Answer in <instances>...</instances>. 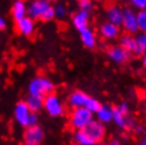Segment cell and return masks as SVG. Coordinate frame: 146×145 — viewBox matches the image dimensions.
<instances>
[{
    "mask_svg": "<svg viewBox=\"0 0 146 145\" xmlns=\"http://www.w3.org/2000/svg\"><path fill=\"white\" fill-rule=\"evenodd\" d=\"M28 90H29V94L39 95L44 98L46 95L53 92L54 84L44 76H36L30 82Z\"/></svg>",
    "mask_w": 146,
    "mask_h": 145,
    "instance_id": "cell-1",
    "label": "cell"
},
{
    "mask_svg": "<svg viewBox=\"0 0 146 145\" xmlns=\"http://www.w3.org/2000/svg\"><path fill=\"white\" fill-rule=\"evenodd\" d=\"M93 119V113L89 111L87 108L83 107H77L72 110L69 118V124L71 125L73 129L80 130L87 125L90 121Z\"/></svg>",
    "mask_w": 146,
    "mask_h": 145,
    "instance_id": "cell-2",
    "label": "cell"
},
{
    "mask_svg": "<svg viewBox=\"0 0 146 145\" xmlns=\"http://www.w3.org/2000/svg\"><path fill=\"white\" fill-rule=\"evenodd\" d=\"M44 108L52 118H59L65 114V107L57 95L50 93L44 96Z\"/></svg>",
    "mask_w": 146,
    "mask_h": 145,
    "instance_id": "cell-3",
    "label": "cell"
},
{
    "mask_svg": "<svg viewBox=\"0 0 146 145\" xmlns=\"http://www.w3.org/2000/svg\"><path fill=\"white\" fill-rule=\"evenodd\" d=\"M83 130L87 134V136L94 142V144L101 143L106 136V127L105 124L100 122L98 119H92L86 126L83 128Z\"/></svg>",
    "mask_w": 146,
    "mask_h": 145,
    "instance_id": "cell-4",
    "label": "cell"
},
{
    "mask_svg": "<svg viewBox=\"0 0 146 145\" xmlns=\"http://www.w3.org/2000/svg\"><path fill=\"white\" fill-rule=\"evenodd\" d=\"M121 27L123 28L125 33L129 34H137L139 32V25H138V18H137V12L132 7H125L123 9V21Z\"/></svg>",
    "mask_w": 146,
    "mask_h": 145,
    "instance_id": "cell-5",
    "label": "cell"
},
{
    "mask_svg": "<svg viewBox=\"0 0 146 145\" xmlns=\"http://www.w3.org/2000/svg\"><path fill=\"white\" fill-rule=\"evenodd\" d=\"M44 131L39 125L27 127L25 134H23V141L27 145H39L44 142Z\"/></svg>",
    "mask_w": 146,
    "mask_h": 145,
    "instance_id": "cell-6",
    "label": "cell"
},
{
    "mask_svg": "<svg viewBox=\"0 0 146 145\" xmlns=\"http://www.w3.org/2000/svg\"><path fill=\"white\" fill-rule=\"evenodd\" d=\"M106 53L111 62L119 64V65L127 63L131 57V52H129L123 47H121L120 45L109 47L107 49Z\"/></svg>",
    "mask_w": 146,
    "mask_h": 145,
    "instance_id": "cell-7",
    "label": "cell"
},
{
    "mask_svg": "<svg viewBox=\"0 0 146 145\" xmlns=\"http://www.w3.org/2000/svg\"><path fill=\"white\" fill-rule=\"evenodd\" d=\"M50 5V2L46 0H33L27 5V16L34 20L39 19Z\"/></svg>",
    "mask_w": 146,
    "mask_h": 145,
    "instance_id": "cell-8",
    "label": "cell"
},
{
    "mask_svg": "<svg viewBox=\"0 0 146 145\" xmlns=\"http://www.w3.org/2000/svg\"><path fill=\"white\" fill-rule=\"evenodd\" d=\"M31 110L29 106L27 105L26 102H19L16 104L14 109V118L16 122L21 127H28L29 126V119L31 116Z\"/></svg>",
    "mask_w": 146,
    "mask_h": 145,
    "instance_id": "cell-9",
    "label": "cell"
},
{
    "mask_svg": "<svg viewBox=\"0 0 146 145\" xmlns=\"http://www.w3.org/2000/svg\"><path fill=\"white\" fill-rule=\"evenodd\" d=\"M16 28H17V31L23 36H32L35 32V20L30 18L29 16H26L25 18L16 22Z\"/></svg>",
    "mask_w": 146,
    "mask_h": 145,
    "instance_id": "cell-10",
    "label": "cell"
},
{
    "mask_svg": "<svg viewBox=\"0 0 146 145\" xmlns=\"http://www.w3.org/2000/svg\"><path fill=\"white\" fill-rule=\"evenodd\" d=\"M101 36L106 40H113L120 36V27L107 21L104 22L100 28Z\"/></svg>",
    "mask_w": 146,
    "mask_h": 145,
    "instance_id": "cell-11",
    "label": "cell"
},
{
    "mask_svg": "<svg viewBox=\"0 0 146 145\" xmlns=\"http://www.w3.org/2000/svg\"><path fill=\"white\" fill-rule=\"evenodd\" d=\"M89 12L82 11L80 10L73 15L72 17V25L78 32H82L83 30L89 28Z\"/></svg>",
    "mask_w": 146,
    "mask_h": 145,
    "instance_id": "cell-12",
    "label": "cell"
},
{
    "mask_svg": "<svg viewBox=\"0 0 146 145\" xmlns=\"http://www.w3.org/2000/svg\"><path fill=\"white\" fill-rule=\"evenodd\" d=\"M88 98V95L83 92L82 90H75L72 93H70L67 100V103L69 107L72 109L77 108V107H83L85 105V102Z\"/></svg>",
    "mask_w": 146,
    "mask_h": 145,
    "instance_id": "cell-13",
    "label": "cell"
},
{
    "mask_svg": "<svg viewBox=\"0 0 146 145\" xmlns=\"http://www.w3.org/2000/svg\"><path fill=\"white\" fill-rule=\"evenodd\" d=\"M132 53L135 56H141L146 53V32L140 31L135 36V49Z\"/></svg>",
    "mask_w": 146,
    "mask_h": 145,
    "instance_id": "cell-14",
    "label": "cell"
},
{
    "mask_svg": "<svg viewBox=\"0 0 146 145\" xmlns=\"http://www.w3.org/2000/svg\"><path fill=\"white\" fill-rule=\"evenodd\" d=\"M107 20L121 27L123 21V9L119 5H111L107 10Z\"/></svg>",
    "mask_w": 146,
    "mask_h": 145,
    "instance_id": "cell-15",
    "label": "cell"
},
{
    "mask_svg": "<svg viewBox=\"0 0 146 145\" xmlns=\"http://www.w3.org/2000/svg\"><path fill=\"white\" fill-rule=\"evenodd\" d=\"M80 33V40L84 45L85 47L88 49H94L98 45V39H96V35L94 34V32L91 29L83 30Z\"/></svg>",
    "mask_w": 146,
    "mask_h": 145,
    "instance_id": "cell-16",
    "label": "cell"
},
{
    "mask_svg": "<svg viewBox=\"0 0 146 145\" xmlns=\"http://www.w3.org/2000/svg\"><path fill=\"white\" fill-rule=\"evenodd\" d=\"M12 16L16 22L27 16V4L23 0H16L12 7Z\"/></svg>",
    "mask_w": 146,
    "mask_h": 145,
    "instance_id": "cell-17",
    "label": "cell"
},
{
    "mask_svg": "<svg viewBox=\"0 0 146 145\" xmlns=\"http://www.w3.org/2000/svg\"><path fill=\"white\" fill-rule=\"evenodd\" d=\"M130 120V116L125 114L124 112H122L119 107H114L113 108V116H112V121L117 127H121L123 129H127L128 123Z\"/></svg>",
    "mask_w": 146,
    "mask_h": 145,
    "instance_id": "cell-18",
    "label": "cell"
},
{
    "mask_svg": "<svg viewBox=\"0 0 146 145\" xmlns=\"http://www.w3.org/2000/svg\"><path fill=\"white\" fill-rule=\"evenodd\" d=\"M96 119L104 124H108L112 122L113 108L109 105H101L100 109L95 112Z\"/></svg>",
    "mask_w": 146,
    "mask_h": 145,
    "instance_id": "cell-19",
    "label": "cell"
},
{
    "mask_svg": "<svg viewBox=\"0 0 146 145\" xmlns=\"http://www.w3.org/2000/svg\"><path fill=\"white\" fill-rule=\"evenodd\" d=\"M44 96H39V95H33L29 94L26 100L27 105L29 106L30 110L32 112H38L39 110L44 108Z\"/></svg>",
    "mask_w": 146,
    "mask_h": 145,
    "instance_id": "cell-20",
    "label": "cell"
},
{
    "mask_svg": "<svg viewBox=\"0 0 146 145\" xmlns=\"http://www.w3.org/2000/svg\"><path fill=\"white\" fill-rule=\"evenodd\" d=\"M119 45L132 53V51L135 49V36L132 34H129V33H125L124 35H122L120 37Z\"/></svg>",
    "mask_w": 146,
    "mask_h": 145,
    "instance_id": "cell-21",
    "label": "cell"
},
{
    "mask_svg": "<svg viewBox=\"0 0 146 145\" xmlns=\"http://www.w3.org/2000/svg\"><path fill=\"white\" fill-rule=\"evenodd\" d=\"M74 141L80 145H93L94 144V142L88 137L87 134H86L83 129L76 130V132L74 134Z\"/></svg>",
    "mask_w": 146,
    "mask_h": 145,
    "instance_id": "cell-22",
    "label": "cell"
},
{
    "mask_svg": "<svg viewBox=\"0 0 146 145\" xmlns=\"http://www.w3.org/2000/svg\"><path fill=\"white\" fill-rule=\"evenodd\" d=\"M101 105H102V104L100 103L99 100H96V98H90V96H88V98L86 100V102H85L84 107L85 108H87L89 111H91V112L94 114V113L100 109Z\"/></svg>",
    "mask_w": 146,
    "mask_h": 145,
    "instance_id": "cell-23",
    "label": "cell"
},
{
    "mask_svg": "<svg viewBox=\"0 0 146 145\" xmlns=\"http://www.w3.org/2000/svg\"><path fill=\"white\" fill-rule=\"evenodd\" d=\"M137 18H138L139 30L142 32H146V9L139 10L137 12Z\"/></svg>",
    "mask_w": 146,
    "mask_h": 145,
    "instance_id": "cell-24",
    "label": "cell"
},
{
    "mask_svg": "<svg viewBox=\"0 0 146 145\" xmlns=\"http://www.w3.org/2000/svg\"><path fill=\"white\" fill-rule=\"evenodd\" d=\"M54 14H55V18L57 19H64L67 15V9L66 7L62 3H56L54 5Z\"/></svg>",
    "mask_w": 146,
    "mask_h": 145,
    "instance_id": "cell-25",
    "label": "cell"
},
{
    "mask_svg": "<svg viewBox=\"0 0 146 145\" xmlns=\"http://www.w3.org/2000/svg\"><path fill=\"white\" fill-rule=\"evenodd\" d=\"M53 18H55V14H54V7L50 5V7H48L47 10L44 11V13L41 15V17H40V20H42V21H50L52 20Z\"/></svg>",
    "mask_w": 146,
    "mask_h": 145,
    "instance_id": "cell-26",
    "label": "cell"
},
{
    "mask_svg": "<svg viewBox=\"0 0 146 145\" xmlns=\"http://www.w3.org/2000/svg\"><path fill=\"white\" fill-rule=\"evenodd\" d=\"M92 1L91 0H78V7H80V10L82 11H86L89 12L92 10Z\"/></svg>",
    "mask_w": 146,
    "mask_h": 145,
    "instance_id": "cell-27",
    "label": "cell"
},
{
    "mask_svg": "<svg viewBox=\"0 0 146 145\" xmlns=\"http://www.w3.org/2000/svg\"><path fill=\"white\" fill-rule=\"evenodd\" d=\"M132 4V7L137 10H143L146 9V0H127Z\"/></svg>",
    "mask_w": 146,
    "mask_h": 145,
    "instance_id": "cell-28",
    "label": "cell"
},
{
    "mask_svg": "<svg viewBox=\"0 0 146 145\" xmlns=\"http://www.w3.org/2000/svg\"><path fill=\"white\" fill-rule=\"evenodd\" d=\"M38 122H39V119H38L37 112H31V116H30V119H29V126L38 125Z\"/></svg>",
    "mask_w": 146,
    "mask_h": 145,
    "instance_id": "cell-29",
    "label": "cell"
},
{
    "mask_svg": "<svg viewBox=\"0 0 146 145\" xmlns=\"http://www.w3.org/2000/svg\"><path fill=\"white\" fill-rule=\"evenodd\" d=\"M117 107H119L121 111L124 112L125 114H128V113H129V105H128L126 102H122Z\"/></svg>",
    "mask_w": 146,
    "mask_h": 145,
    "instance_id": "cell-30",
    "label": "cell"
},
{
    "mask_svg": "<svg viewBox=\"0 0 146 145\" xmlns=\"http://www.w3.org/2000/svg\"><path fill=\"white\" fill-rule=\"evenodd\" d=\"M144 130H145V127L143 126V125H140V124H137L135 127L133 128V131H135L137 134H143Z\"/></svg>",
    "mask_w": 146,
    "mask_h": 145,
    "instance_id": "cell-31",
    "label": "cell"
},
{
    "mask_svg": "<svg viewBox=\"0 0 146 145\" xmlns=\"http://www.w3.org/2000/svg\"><path fill=\"white\" fill-rule=\"evenodd\" d=\"M5 28H7V21L2 16H0V31L4 30Z\"/></svg>",
    "mask_w": 146,
    "mask_h": 145,
    "instance_id": "cell-32",
    "label": "cell"
},
{
    "mask_svg": "<svg viewBox=\"0 0 146 145\" xmlns=\"http://www.w3.org/2000/svg\"><path fill=\"white\" fill-rule=\"evenodd\" d=\"M141 144L146 145V127H145V130H144V132H143V140L141 141Z\"/></svg>",
    "mask_w": 146,
    "mask_h": 145,
    "instance_id": "cell-33",
    "label": "cell"
},
{
    "mask_svg": "<svg viewBox=\"0 0 146 145\" xmlns=\"http://www.w3.org/2000/svg\"><path fill=\"white\" fill-rule=\"evenodd\" d=\"M142 64H143V67L146 68V53L142 56Z\"/></svg>",
    "mask_w": 146,
    "mask_h": 145,
    "instance_id": "cell-34",
    "label": "cell"
},
{
    "mask_svg": "<svg viewBox=\"0 0 146 145\" xmlns=\"http://www.w3.org/2000/svg\"><path fill=\"white\" fill-rule=\"evenodd\" d=\"M46 1H49V2H51V1H53V0H46Z\"/></svg>",
    "mask_w": 146,
    "mask_h": 145,
    "instance_id": "cell-35",
    "label": "cell"
},
{
    "mask_svg": "<svg viewBox=\"0 0 146 145\" xmlns=\"http://www.w3.org/2000/svg\"><path fill=\"white\" fill-rule=\"evenodd\" d=\"M125 1H127V0H125Z\"/></svg>",
    "mask_w": 146,
    "mask_h": 145,
    "instance_id": "cell-36",
    "label": "cell"
},
{
    "mask_svg": "<svg viewBox=\"0 0 146 145\" xmlns=\"http://www.w3.org/2000/svg\"><path fill=\"white\" fill-rule=\"evenodd\" d=\"M77 1H78V0H77Z\"/></svg>",
    "mask_w": 146,
    "mask_h": 145,
    "instance_id": "cell-37",
    "label": "cell"
}]
</instances>
